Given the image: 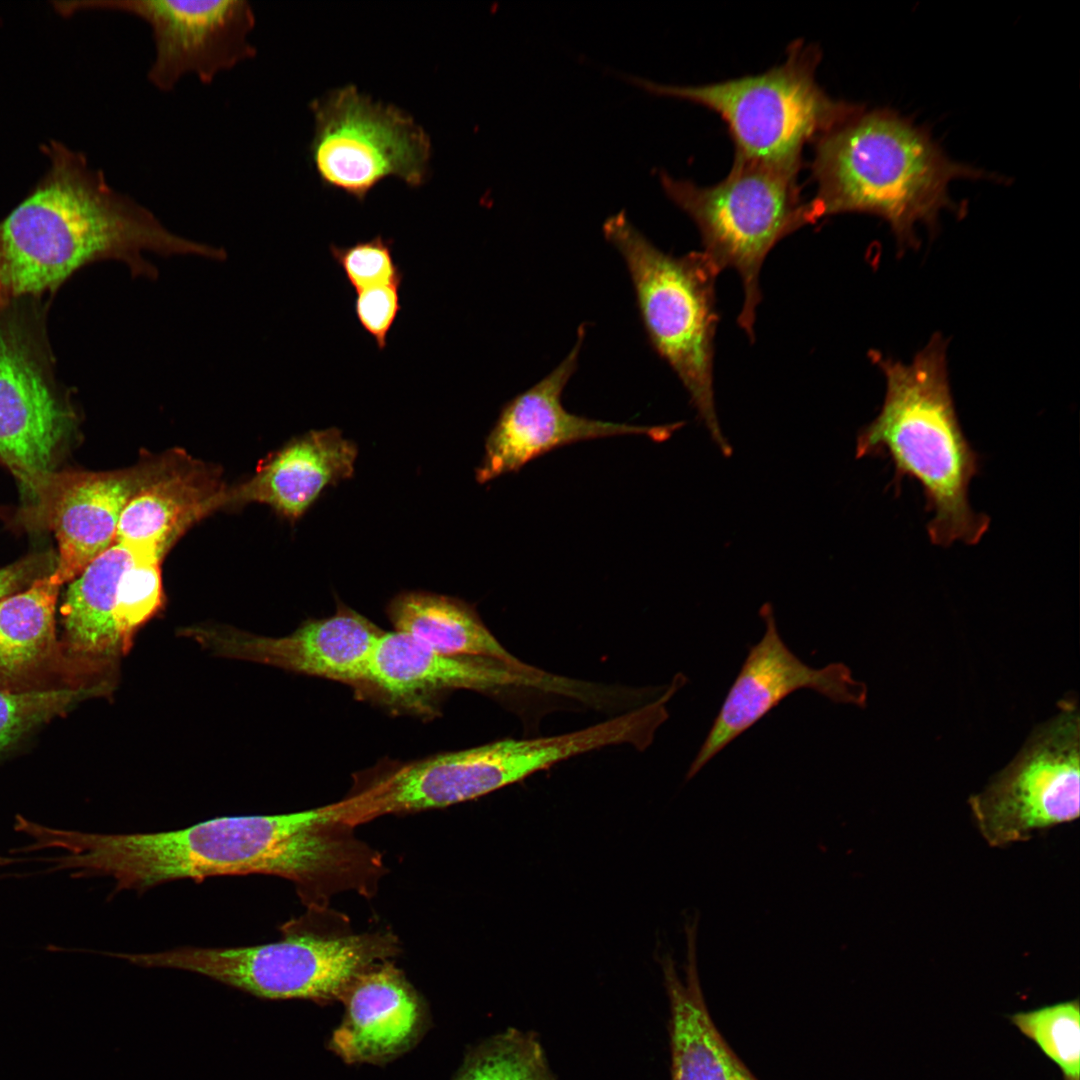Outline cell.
<instances>
[{
  "mask_svg": "<svg viewBox=\"0 0 1080 1080\" xmlns=\"http://www.w3.org/2000/svg\"><path fill=\"white\" fill-rule=\"evenodd\" d=\"M400 288L401 285L385 284L356 292L355 315L379 350L386 348L388 334L401 311Z\"/></svg>",
  "mask_w": 1080,
  "mask_h": 1080,
  "instance_id": "4dcf8cb0",
  "label": "cell"
},
{
  "mask_svg": "<svg viewBox=\"0 0 1080 1080\" xmlns=\"http://www.w3.org/2000/svg\"><path fill=\"white\" fill-rule=\"evenodd\" d=\"M105 690L104 683L32 691L0 690V752L35 726L64 714L75 703Z\"/></svg>",
  "mask_w": 1080,
  "mask_h": 1080,
  "instance_id": "83f0119b",
  "label": "cell"
},
{
  "mask_svg": "<svg viewBox=\"0 0 1080 1080\" xmlns=\"http://www.w3.org/2000/svg\"><path fill=\"white\" fill-rule=\"evenodd\" d=\"M886 379V393L877 417L857 436L856 458L888 456L893 484L917 481L933 516L927 532L934 545L957 541L977 544L990 518L969 502V485L980 457L961 428L947 374L946 343L934 335L910 363L872 352Z\"/></svg>",
  "mask_w": 1080,
  "mask_h": 1080,
  "instance_id": "3957f363",
  "label": "cell"
},
{
  "mask_svg": "<svg viewBox=\"0 0 1080 1080\" xmlns=\"http://www.w3.org/2000/svg\"><path fill=\"white\" fill-rule=\"evenodd\" d=\"M165 465L155 463L117 472L58 475L47 519L59 549L51 576L60 585L74 580L114 543L124 507Z\"/></svg>",
  "mask_w": 1080,
  "mask_h": 1080,
  "instance_id": "ac0fdd59",
  "label": "cell"
},
{
  "mask_svg": "<svg viewBox=\"0 0 1080 1080\" xmlns=\"http://www.w3.org/2000/svg\"><path fill=\"white\" fill-rule=\"evenodd\" d=\"M821 54L794 41L785 61L757 74L705 85H672L623 77L644 89L700 104L725 122L735 161L799 171L803 148L863 106L832 98L818 84Z\"/></svg>",
  "mask_w": 1080,
  "mask_h": 1080,
  "instance_id": "8992f818",
  "label": "cell"
},
{
  "mask_svg": "<svg viewBox=\"0 0 1080 1080\" xmlns=\"http://www.w3.org/2000/svg\"><path fill=\"white\" fill-rule=\"evenodd\" d=\"M311 109V159L325 185L363 201L388 177L412 187L424 183L431 142L406 112L374 101L352 85L315 100Z\"/></svg>",
  "mask_w": 1080,
  "mask_h": 1080,
  "instance_id": "30bf717a",
  "label": "cell"
},
{
  "mask_svg": "<svg viewBox=\"0 0 1080 1080\" xmlns=\"http://www.w3.org/2000/svg\"><path fill=\"white\" fill-rule=\"evenodd\" d=\"M391 936H322L286 927L281 940L241 947L181 946L123 959L197 973L265 999H343L352 983L394 952Z\"/></svg>",
  "mask_w": 1080,
  "mask_h": 1080,
  "instance_id": "ba28073f",
  "label": "cell"
},
{
  "mask_svg": "<svg viewBox=\"0 0 1080 1080\" xmlns=\"http://www.w3.org/2000/svg\"><path fill=\"white\" fill-rule=\"evenodd\" d=\"M357 453L336 427L309 431L272 453L250 480L223 489L217 506L258 502L296 520L324 489L353 476Z\"/></svg>",
  "mask_w": 1080,
  "mask_h": 1080,
  "instance_id": "d6986e66",
  "label": "cell"
},
{
  "mask_svg": "<svg viewBox=\"0 0 1080 1080\" xmlns=\"http://www.w3.org/2000/svg\"><path fill=\"white\" fill-rule=\"evenodd\" d=\"M564 680L525 663L434 651L399 632H384L362 687L390 705L424 711L433 699L455 689L495 691L533 687L560 691Z\"/></svg>",
  "mask_w": 1080,
  "mask_h": 1080,
  "instance_id": "e0dca14e",
  "label": "cell"
},
{
  "mask_svg": "<svg viewBox=\"0 0 1080 1080\" xmlns=\"http://www.w3.org/2000/svg\"><path fill=\"white\" fill-rule=\"evenodd\" d=\"M337 804L278 815L220 817L151 833L102 834L42 826L50 872L109 877L116 892H144L163 883L214 876L271 875L292 881L303 898L351 883L375 855L351 839Z\"/></svg>",
  "mask_w": 1080,
  "mask_h": 1080,
  "instance_id": "6da1fadb",
  "label": "cell"
},
{
  "mask_svg": "<svg viewBox=\"0 0 1080 1080\" xmlns=\"http://www.w3.org/2000/svg\"><path fill=\"white\" fill-rule=\"evenodd\" d=\"M382 631L362 614L338 601L327 618L310 619L283 637H266L232 628L184 630L214 653L276 666L362 687Z\"/></svg>",
  "mask_w": 1080,
  "mask_h": 1080,
  "instance_id": "2e32d148",
  "label": "cell"
},
{
  "mask_svg": "<svg viewBox=\"0 0 1080 1080\" xmlns=\"http://www.w3.org/2000/svg\"><path fill=\"white\" fill-rule=\"evenodd\" d=\"M74 5L126 12L147 23L155 48L147 79L160 91H171L186 75L209 84L256 56L250 39L256 17L246 0H109Z\"/></svg>",
  "mask_w": 1080,
  "mask_h": 1080,
  "instance_id": "4fadbf2b",
  "label": "cell"
},
{
  "mask_svg": "<svg viewBox=\"0 0 1080 1080\" xmlns=\"http://www.w3.org/2000/svg\"><path fill=\"white\" fill-rule=\"evenodd\" d=\"M18 816L20 817V815H18ZM18 816H17L16 818H18ZM16 818H15V822H16V820H17ZM14 826H15V823H14ZM14 828H15V827H14ZM18 852H20V851H19V849H18Z\"/></svg>",
  "mask_w": 1080,
  "mask_h": 1080,
  "instance_id": "836d02e7",
  "label": "cell"
},
{
  "mask_svg": "<svg viewBox=\"0 0 1080 1080\" xmlns=\"http://www.w3.org/2000/svg\"><path fill=\"white\" fill-rule=\"evenodd\" d=\"M136 554L113 543L69 585L61 606L66 651L101 668L124 654L113 610L119 581Z\"/></svg>",
  "mask_w": 1080,
  "mask_h": 1080,
  "instance_id": "cb8c5ba5",
  "label": "cell"
},
{
  "mask_svg": "<svg viewBox=\"0 0 1080 1080\" xmlns=\"http://www.w3.org/2000/svg\"><path fill=\"white\" fill-rule=\"evenodd\" d=\"M329 250L355 292L378 285H402L403 272L394 260L389 239L378 235L351 246L332 244Z\"/></svg>",
  "mask_w": 1080,
  "mask_h": 1080,
  "instance_id": "f546056e",
  "label": "cell"
},
{
  "mask_svg": "<svg viewBox=\"0 0 1080 1080\" xmlns=\"http://www.w3.org/2000/svg\"><path fill=\"white\" fill-rule=\"evenodd\" d=\"M585 330V325L579 327L575 345L553 371L503 406L486 437L484 456L475 471L477 482L516 473L530 461L573 443L619 435H643L664 442L684 425H630L567 411L561 396L576 370Z\"/></svg>",
  "mask_w": 1080,
  "mask_h": 1080,
  "instance_id": "5bb4252c",
  "label": "cell"
},
{
  "mask_svg": "<svg viewBox=\"0 0 1080 1080\" xmlns=\"http://www.w3.org/2000/svg\"><path fill=\"white\" fill-rule=\"evenodd\" d=\"M455 1080H558L533 1032L509 1028L475 1047Z\"/></svg>",
  "mask_w": 1080,
  "mask_h": 1080,
  "instance_id": "484cf974",
  "label": "cell"
},
{
  "mask_svg": "<svg viewBox=\"0 0 1080 1080\" xmlns=\"http://www.w3.org/2000/svg\"><path fill=\"white\" fill-rule=\"evenodd\" d=\"M814 143L810 224L839 213L872 214L902 246L917 242V224L934 226L942 210L955 209L952 181L994 178L952 160L926 129L889 108L863 107Z\"/></svg>",
  "mask_w": 1080,
  "mask_h": 1080,
  "instance_id": "277c9868",
  "label": "cell"
},
{
  "mask_svg": "<svg viewBox=\"0 0 1080 1080\" xmlns=\"http://www.w3.org/2000/svg\"><path fill=\"white\" fill-rule=\"evenodd\" d=\"M586 729L529 739H502L436 754L375 775L343 800L346 820L359 824L389 813L443 808L521 781L592 750Z\"/></svg>",
  "mask_w": 1080,
  "mask_h": 1080,
  "instance_id": "9c48e42d",
  "label": "cell"
},
{
  "mask_svg": "<svg viewBox=\"0 0 1080 1080\" xmlns=\"http://www.w3.org/2000/svg\"><path fill=\"white\" fill-rule=\"evenodd\" d=\"M132 564L119 581L113 619L125 654L136 630L149 620L163 601L161 558L135 553Z\"/></svg>",
  "mask_w": 1080,
  "mask_h": 1080,
  "instance_id": "f1b7e54d",
  "label": "cell"
},
{
  "mask_svg": "<svg viewBox=\"0 0 1080 1080\" xmlns=\"http://www.w3.org/2000/svg\"><path fill=\"white\" fill-rule=\"evenodd\" d=\"M165 465L124 507L114 543L142 555L162 556L194 522L217 509L222 491L200 467Z\"/></svg>",
  "mask_w": 1080,
  "mask_h": 1080,
  "instance_id": "603a6c76",
  "label": "cell"
},
{
  "mask_svg": "<svg viewBox=\"0 0 1080 1080\" xmlns=\"http://www.w3.org/2000/svg\"><path fill=\"white\" fill-rule=\"evenodd\" d=\"M15 861L16 860L13 858H7L0 855V865H9L10 863H13Z\"/></svg>",
  "mask_w": 1080,
  "mask_h": 1080,
  "instance_id": "d6a6232c",
  "label": "cell"
},
{
  "mask_svg": "<svg viewBox=\"0 0 1080 1080\" xmlns=\"http://www.w3.org/2000/svg\"><path fill=\"white\" fill-rule=\"evenodd\" d=\"M24 326L0 320V458L32 514L47 519L57 449L72 414L57 398Z\"/></svg>",
  "mask_w": 1080,
  "mask_h": 1080,
  "instance_id": "7c38bea8",
  "label": "cell"
},
{
  "mask_svg": "<svg viewBox=\"0 0 1080 1080\" xmlns=\"http://www.w3.org/2000/svg\"><path fill=\"white\" fill-rule=\"evenodd\" d=\"M50 167L33 192L0 223V292L35 295L56 288L99 259L152 276L145 252L223 259L222 249L168 230L146 207L112 188L86 158L53 142Z\"/></svg>",
  "mask_w": 1080,
  "mask_h": 1080,
  "instance_id": "7a4b0ae2",
  "label": "cell"
},
{
  "mask_svg": "<svg viewBox=\"0 0 1080 1080\" xmlns=\"http://www.w3.org/2000/svg\"><path fill=\"white\" fill-rule=\"evenodd\" d=\"M1014 1026L1056 1063L1063 1080H1080V1012L1070 1000L1010 1016Z\"/></svg>",
  "mask_w": 1080,
  "mask_h": 1080,
  "instance_id": "4316f807",
  "label": "cell"
},
{
  "mask_svg": "<svg viewBox=\"0 0 1080 1080\" xmlns=\"http://www.w3.org/2000/svg\"><path fill=\"white\" fill-rule=\"evenodd\" d=\"M35 567L36 560L30 558L0 569V601L13 595L15 591L28 583L35 572Z\"/></svg>",
  "mask_w": 1080,
  "mask_h": 1080,
  "instance_id": "1f68e13d",
  "label": "cell"
},
{
  "mask_svg": "<svg viewBox=\"0 0 1080 1080\" xmlns=\"http://www.w3.org/2000/svg\"><path fill=\"white\" fill-rule=\"evenodd\" d=\"M603 233L625 260L651 345L679 377L714 443L730 456L732 446L717 418L713 382L719 270L703 252L676 257L661 251L624 210L605 220Z\"/></svg>",
  "mask_w": 1080,
  "mask_h": 1080,
  "instance_id": "5b68a950",
  "label": "cell"
},
{
  "mask_svg": "<svg viewBox=\"0 0 1080 1080\" xmlns=\"http://www.w3.org/2000/svg\"><path fill=\"white\" fill-rule=\"evenodd\" d=\"M698 920L685 926L687 955L682 980L670 955L661 959L669 1000L671 1080H759L717 1029L697 969Z\"/></svg>",
  "mask_w": 1080,
  "mask_h": 1080,
  "instance_id": "7402d4cb",
  "label": "cell"
},
{
  "mask_svg": "<svg viewBox=\"0 0 1080 1080\" xmlns=\"http://www.w3.org/2000/svg\"><path fill=\"white\" fill-rule=\"evenodd\" d=\"M60 586L50 574L0 601V690L32 691L53 676L81 683L82 675L102 669L70 655L57 640Z\"/></svg>",
  "mask_w": 1080,
  "mask_h": 1080,
  "instance_id": "44dd1931",
  "label": "cell"
},
{
  "mask_svg": "<svg viewBox=\"0 0 1080 1080\" xmlns=\"http://www.w3.org/2000/svg\"><path fill=\"white\" fill-rule=\"evenodd\" d=\"M798 172L734 160L722 181L706 187L664 170L659 174L665 193L697 226L702 252L719 272L733 268L739 273L744 301L737 321L751 340L764 259L781 239L810 224Z\"/></svg>",
  "mask_w": 1080,
  "mask_h": 1080,
  "instance_id": "52a82bcc",
  "label": "cell"
},
{
  "mask_svg": "<svg viewBox=\"0 0 1080 1080\" xmlns=\"http://www.w3.org/2000/svg\"><path fill=\"white\" fill-rule=\"evenodd\" d=\"M346 1012L330 1046L347 1063H378L411 1048L424 1027L423 1006L398 970L370 967L344 998Z\"/></svg>",
  "mask_w": 1080,
  "mask_h": 1080,
  "instance_id": "ffe728a7",
  "label": "cell"
},
{
  "mask_svg": "<svg viewBox=\"0 0 1080 1080\" xmlns=\"http://www.w3.org/2000/svg\"><path fill=\"white\" fill-rule=\"evenodd\" d=\"M386 613L395 631L449 655L477 656L521 663L500 644L467 602L425 591L396 595Z\"/></svg>",
  "mask_w": 1080,
  "mask_h": 1080,
  "instance_id": "d4e9b609",
  "label": "cell"
},
{
  "mask_svg": "<svg viewBox=\"0 0 1080 1080\" xmlns=\"http://www.w3.org/2000/svg\"><path fill=\"white\" fill-rule=\"evenodd\" d=\"M1080 720L1077 702L1037 726L1012 761L969 805L991 846H1005L1079 816Z\"/></svg>",
  "mask_w": 1080,
  "mask_h": 1080,
  "instance_id": "8fae6325",
  "label": "cell"
},
{
  "mask_svg": "<svg viewBox=\"0 0 1080 1080\" xmlns=\"http://www.w3.org/2000/svg\"><path fill=\"white\" fill-rule=\"evenodd\" d=\"M762 638L749 648L714 722L693 760L686 779L694 777L716 754L747 731L784 698L813 690L837 704H866V685L843 663L813 668L801 661L781 638L770 603L761 606Z\"/></svg>",
  "mask_w": 1080,
  "mask_h": 1080,
  "instance_id": "9a60e30c",
  "label": "cell"
}]
</instances>
